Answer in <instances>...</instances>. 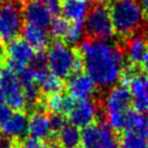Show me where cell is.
<instances>
[{
  "label": "cell",
  "mask_w": 148,
  "mask_h": 148,
  "mask_svg": "<svg viewBox=\"0 0 148 148\" xmlns=\"http://www.w3.org/2000/svg\"><path fill=\"white\" fill-rule=\"evenodd\" d=\"M79 52L87 74L99 87H112L121 79L124 56L120 47L88 38L81 44Z\"/></svg>",
  "instance_id": "6da1fadb"
},
{
  "label": "cell",
  "mask_w": 148,
  "mask_h": 148,
  "mask_svg": "<svg viewBox=\"0 0 148 148\" xmlns=\"http://www.w3.org/2000/svg\"><path fill=\"white\" fill-rule=\"evenodd\" d=\"M109 10L114 32L122 39L138 33L145 21V13L137 0H111Z\"/></svg>",
  "instance_id": "7a4b0ae2"
},
{
  "label": "cell",
  "mask_w": 148,
  "mask_h": 148,
  "mask_svg": "<svg viewBox=\"0 0 148 148\" xmlns=\"http://www.w3.org/2000/svg\"><path fill=\"white\" fill-rule=\"evenodd\" d=\"M46 59L49 71L62 79L79 73L83 68V60L79 51L60 40L51 44Z\"/></svg>",
  "instance_id": "3957f363"
},
{
  "label": "cell",
  "mask_w": 148,
  "mask_h": 148,
  "mask_svg": "<svg viewBox=\"0 0 148 148\" xmlns=\"http://www.w3.org/2000/svg\"><path fill=\"white\" fill-rule=\"evenodd\" d=\"M133 103V97L127 86L116 85L110 89L103 101V112L107 124L118 134L125 131V120L130 107Z\"/></svg>",
  "instance_id": "277c9868"
},
{
  "label": "cell",
  "mask_w": 148,
  "mask_h": 148,
  "mask_svg": "<svg viewBox=\"0 0 148 148\" xmlns=\"http://www.w3.org/2000/svg\"><path fill=\"white\" fill-rule=\"evenodd\" d=\"M85 31L92 39L106 42L113 37L116 32L111 20L110 10L105 3L94 5L87 13Z\"/></svg>",
  "instance_id": "5b68a950"
},
{
  "label": "cell",
  "mask_w": 148,
  "mask_h": 148,
  "mask_svg": "<svg viewBox=\"0 0 148 148\" xmlns=\"http://www.w3.org/2000/svg\"><path fill=\"white\" fill-rule=\"evenodd\" d=\"M23 10L18 0H7L0 5V39L12 42L23 28Z\"/></svg>",
  "instance_id": "8992f818"
},
{
  "label": "cell",
  "mask_w": 148,
  "mask_h": 148,
  "mask_svg": "<svg viewBox=\"0 0 148 148\" xmlns=\"http://www.w3.org/2000/svg\"><path fill=\"white\" fill-rule=\"evenodd\" d=\"M0 90L7 106L12 110L20 111L27 106L18 75L10 68L0 69Z\"/></svg>",
  "instance_id": "52a82bcc"
},
{
  "label": "cell",
  "mask_w": 148,
  "mask_h": 148,
  "mask_svg": "<svg viewBox=\"0 0 148 148\" xmlns=\"http://www.w3.org/2000/svg\"><path fill=\"white\" fill-rule=\"evenodd\" d=\"M81 144L84 148H109L114 144L113 132L107 122L84 127L81 133Z\"/></svg>",
  "instance_id": "ba28073f"
},
{
  "label": "cell",
  "mask_w": 148,
  "mask_h": 148,
  "mask_svg": "<svg viewBox=\"0 0 148 148\" xmlns=\"http://www.w3.org/2000/svg\"><path fill=\"white\" fill-rule=\"evenodd\" d=\"M9 68L14 72H21L28 68L35 59V50L23 39H13L7 47Z\"/></svg>",
  "instance_id": "9c48e42d"
},
{
  "label": "cell",
  "mask_w": 148,
  "mask_h": 148,
  "mask_svg": "<svg viewBox=\"0 0 148 148\" xmlns=\"http://www.w3.org/2000/svg\"><path fill=\"white\" fill-rule=\"evenodd\" d=\"M148 49V35L146 33H136L123 39L121 50L126 58V64L138 68L145 52Z\"/></svg>",
  "instance_id": "30bf717a"
},
{
  "label": "cell",
  "mask_w": 148,
  "mask_h": 148,
  "mask_svg": "<svg viewBox=\"0 0 148 148\" xmlns=\"http://www.w3.org/2000/svg\"><path fill=\"white\" fill-rule=\"evenodd\" d=\"M71 124L76 127H86L95 123L98 116L97 105L92 99L77 100L68 113Z\"/></svg>",
  "instance_id": "8fae6325"
},
{
  "label": "cell",
  "mask_w": 148,
  "mask_h": 148,
  "mask_svg": "<svg viewBox=\"0 0 148 148\" xmlns=\"http://www.w3.org/2000/svg\"><path fill=\"white\" fill-rule=\"evenodd\" d=\"M23 18L26 24L46 28L52 22V14L42 0H28L23 7Z\"/></svg>",
  "instance_id": "7c38bea8"
},
{
  "label": "cell",
  "mask_w": 148,
  "mask_h": 148,
  "mask_svg": "<svg viewBox=\"0 0 148 148\" xmlns=\"http://www.w3.org/2000/svg\"><path fill=\"white\" fill-rule=\"evenodd\" d=\"M66 90L72 99L86 100L90 99L96 92V84L87 73H75L71 75L66 84Z\"/></svg>",
  "instance_id": "4fadbf2b"
},
{
  "label": "cell",
  "mask_w": 148,
  "mask_h": 148,
  "mask_svg": "<svg viewBox=\"0 0 148 148\" xmlns=\"http://www.w3.org/2000/svg\"><path fill=\"white\" fill-rule=\"evenodd\" d=\"M51 132L52 129L50 125V118H48L45 112H34L28 119L27 133L31 138L44 140L50 136Z\"/></svg>",
  "instance_id": "5bb4252c"
},
{
  "label": "cell",
  "mask_w": 148,
  "mask_h": 148,
  "mask_svg": "<svg viewBox=\"0 0 148 148\" xmlns=\"http://www.w3.org/2000/svg\"><path fill=\"white\" fill-rule=\"evenodd\" d=\"M33 73H34V76H35L36 83L39 85V87L42 88V92H46L47 95L60 94L61 90L64 87L62 79L57 76L52 72H50L48 68L33 71Z\"/></svg>",
  "instance_id": "9a60e30c"
},
{
  "label": "cell",
  "mask_w": 148,
  "mask_h": 148,
  "mask_svg": "<svg viewBox=\"0 0 148 148\" xmlns=\"http://www.w3.org/2000/svg\"><path fill=\"white\" fill-rule=\"evenodd\" d=\"M27 123L28 119L26 114L21 111H16L13 112V114L8 120V122L0 129V131L8 138H22L27 133Z\"/></svg>",
  "instance_id": "2e32d148"
},
{
  "label": "cell",
  "mask_w": 148,
  "mask_h": 148,
  "mask_svg": "<svg viewBox=\"0 0 148 148\" xmlns=\"http://www.w3.org/2000/svg\"><path fill=\"white\" fill-rule=\"evenodd\" d=\"M23 40L27 42L34 50H44L49 44V35L46 28L26 24L22 28Z\"/></svg>",
  "instance_id": "e0dca14e"
},
{
  "label": "cell",
  "mask_w": 148,
  "mask_h": 148,
  "mask_svg": "<svg viewBox=\"0 0 148 148\" xmlns=\"http://www.w3.org/2000/svg\"><path fill=\"white\" fill-rule=\"evenodd\" d=\"M61 12L68 21L83 22L87 15L88 7L85 0H62Z\"/></svg>",
  "instance_id": "ac0fdd59"
},
{
  "label": "cell",
  "mask_w": 148,
  "mask_h": 148,
  "mask_svg": "<svg viewBox=\"0 0 148 148\" xmlns=\"http://www.w3.org/2000/svg\"><path fill=\"white\" fill-rule=\"evenodd\" d=\"M18 79L22 84L27 105L28 106L35 105L39 97V92H38V86L36 85L37 83L35 81V76L31 68L28 66L26 69L22 70L21 72H18Z\"/></svg>",
  "instance_id": "d6986e66"
},
{
  "label": "cell",
  "mask_w": 148,
  "mask_h": 148,
  "mask_svg": "<svg viewBox=\"0 0 148 148\" xmlns=\"http://www.w3.org/2000/svg\"><path fill=\"white\" fill-rule=\"evenodd\" d=\"M74 105V99L70 97L69 95L65 96L62 94H53L48 95L45 101L47 110L52 114H63L69 113Z\"/></svg>",
  "instance_id": "ffe728a7"
},
{
  "label": "cell",
  "mask_w": 148,
  "mask_h": 148,
  "mask_svg": "<svg viewBox=\"0 0 148 148\" xmlns=\"http://www.w3.org/2000/svg\"><path fill=\"white\" fill-rule=\"evenodd\" d=\"M58 142L61 148H79L81 145V132L79 127L66 124L58 132Z\"/></svg>",
  "instance_id": "44dd1931"
},
{
  "label": "cell",
  "mask_w": 148,
  "mask_h": 148,
  "mask_svg": "<svg viewBox=\"0 0 148 148\" xmlns=\"http://www.w3.org/2000/svg\"><path fill=\"white\" fill-rule=\"evenodd\" d=\"M119 137L122 148H148L147 138L142 133L124 131L119 134Z\"/></svg>",
  "instance_id": "7402d4cb"
},
{
  "label": "cell",
  "mask_w": 148,
  "mask_h": 148,
  "mask_svg": "<svg viewBox=\"0 0 148 148\" xmlns=\"http://www.w3.org/2000/svg\"><path fill=\"white\" fill-rule=\"evenodd\" d=\"M145 124H146V120L143 114L138 111L130 109L125 120V131H133V132H138L143 134Z\"/></svg>",
  "instance_id": "603a6c76"
},
{
  "label": "cell",
  "mask_w": 148,
  "mask_h": 148,
  "mask_svg": "<svg viewBox=\"0 0 148 148\" xmlns=\"http://www.w3.org/2000/svg\"><path fill=\"white\" fill-rule=\"evenodd\" d=\"M85 25L83 22H72L70 24L69 29L65 34L64 39L68 45H74L82 39L84 35Z\"/></svg>",
  "instance_id": "cb8c5ba5"
},
{
  "label": "cell",
  "mask_w": 148,
  "mask_h": 148,
  "mask_svg": "<svg viewBox=\"0 0 148 148\" xmlns=\"http://www.w3.org/2000/svg\"><path fill=\"white\" fill-rule=\"evenodd\" d=\"M70 23L68 20L64 18H56L52 20L50 24V34L51 36L56 37V38H60V37H64L68 29H69Z\"/></svg>",
  "instance_id": "d4e9b609"
},
{
  "label": "cell",
  "mask_w": 148,
  "mask_h": 148,
  "mask_svg": "<svg viewBox=\"0 0 148 148\" xmlns=\"http://www.w3.org/2000/svg\"><path fill=\"white\" fill-rule=\"evenodd\" d=\"M50 125L52 131H57V132L61 131L66 125L64 116L62 114H52L50 118Z\"/></svg>",
  "instance_id": "484cf974"
},
{
  "label": "cell",
  "mask_w": 148,
  "mask_h": 148,
  "mask_svg": "<svg viewBox=\"0 0 148 148\" xmlns=\"http://www.w3.org/2000/svg\"><path fill=\"white\" fill-rule=\"evenodd\" d=\"M12 114H13V111L11 108L5 105L0 106V129L8 122Z\"/></svg>",
  "instance_id": "4316f807"
},
{
  "label": "cell",
  "mask_w": 148,
  "mask_h": 148,
  "mask_svg": "<svg viewBox=\"0 0 148 148\" xmlns=\"http://www.w3.org/2000/svg\"><path fill=\"white\" fill-rule=\"evenodd\" d=\"M21 148H49V146L45 143H42V140L28 138L22 144Z\"/></svg>",
  "instance_id": "83f0119b"
},
{
  "label": "cell",
  "mask_w": 148,
  "mask_h": 148,
  "mask_svg": "<svg viewBox=\"0 0 148 148\" xmlns=\"http://www.w3.org/2000/svg\"><path fill=\"white\" fill-rule=\"evenodd\" d=\"M139 68L143 70L145 73L148 75V49L147 51L145 52V55H144L143 59H142V62H140V65H139Z\"/></svg>",
  "instance_id": "f1b7e54d"
},
{
  "label": "cell",
  "mask_w": 148,
  "mask_h": 148,
  "mask_svg": "<svg viewBox=\"0 0 148 148\" xmlns=\"http://www.w3.org/2000/svg\"><path fill=\"white\" fill-rule=\"evenodd\" d=\"M0 148H12L10 142L8 139H5L1 133H0Z\"/></svg>",
  "instance_id": "f546056e"
},
{
  "label": "cell",
  "mask_w": 148,
  "mask_h": 148,
  "mask_svg": "<svg viewBox=\"0 0 148 148\" xmlns=\"http://www.w3.org/2000/svg\"><path fill=\"white\" fill-rule=\"evenodd\" d=\"M5 55H7V48L5 47V45H3L2 40L0 39V63L5 60Z\"/></svg>",
  "instance_id": "4dcf8cb0"
},
{
  "label": "cell",
  "mask_w": 148,
  "mask_h": 148,
  "mask_svg": "<svg viewBox=\"0 0 148 148\" xmlns=\"http://www.w3.org/2000/svg\"><path fill=\"white\" fill-rule=\"evenodd\" d=\"M143 134H144V136L148 139V120H146V124H145V129H144Z\"/></svg>",
  "instance_id": "1f68e13d"
},
{
  "label": "cell",
  "mask_w": 148,
  "mask_h": 148,
  "mask_svg": "<svg viewBox=\"0 0 148 148\" xmlns=\"http://www.w3.org/2000/svg\"><path fill=\"white\" fill-rule=\"evenodd\" d=\"M85 1H86V2H92V3H95V2H96L98 5V3H105L108 0H85Z\"/></svg>",
  "instance_id": "d6a6232c"
},
{
  "label": "cell",
  "mask_w": 148,
  "mask_h": 148,
  "mask_svg": "<svg viewBox=\"0 0 148 148\" xmlns=\"http://www.w3.org/2000/svg\"><path fill=\"white\" fill-rule=\"evenodd\" d=\"M3 102H5V98H3V95H2V92L0 90V106H2Z\"/></svg>",
  "instance_id": "836d02e7"
},
{
  "label": "cell",
  "mask_w": 148,
  "mask_h": 148,
  "mask_svg": "<svg viewBox=\"0 0 148 148\" xmlns=\"http://www.w3.org/2000/svg\"><path fill=\"white\" fill-rule=\"evenodd\" d=\"M45 3H49V2H52V1H59V0H42Z\"/></svg>",
  "instance_id": "e575fe53"
},
{
  "label": "cell",
  "mask_w": 148,
  "mask_h": 148,
  "mask_svg": "<svg viewBox=\"0 0 148 148\" xmlns=\"http://www.w3.org/2000/svg\"><path fill=\"white\" fill-rule=\"evenodd\" d=\"M109 148H119V146H118V144H116V143H114V144H112Z\"/></svg>",
  "instance_id": "d590c367"
},
{
  "label": "cell",
  "mask_w": 148,
  "mask_h": 148,
  "mask_svg": "<svg viewBox=\"0 0 148 148\" xmlns=\"http://www.w3.org/2000/svg\"><path fill=\"white\" fill-rule=\"evenodd\" d=\"M145 83H146V86H147V88H148V77L145 79Z\"/></svg>",
  "instance_id": "8d00e7d4"
}]
</instances>
